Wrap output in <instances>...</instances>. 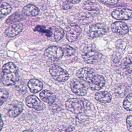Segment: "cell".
<instances>
[{
	"mask_svg": "<svg viewBox=\"0 0 132 132\" xmlns=\"http://www.w3.org/2000/svg\"><path fill=\"white\" fill-rule=\"evenodd\" d=\"M2 81L6 86H11L19 81V69L15 64L10 62L5 64L3 67Z\"/></svg>",
	"mask_w": 132,
	"mask_h": 132,
	"instance_id": "obj_1",
	"label": "cell"
},
{
	"mask_svg": "<svg viewBox=\"0 0 132 132\" xmlns=\"http://www.w3.org/2000/svg\"><path fill=\"white\" fill-rule=\"evenodd\" d=\"M91 103L86 100L79 98L68 99L65 105L67 110L75 114H80L90 110Z\"/></svg>",
	"mask_w": 132,
	"mask_h": 132,
	"instance_id": "obj_2",
	"label": "cell"
},
{
	"mask_svg": "<svg viewBox=\"0 0 132 132\" xmlns=\"http://www.w3.org/2000/svg\"><path fill=\"white\" fill-rule=\"evenodd\" d=\"M81 56L85 62L88 64H93L99 62L102 55L95 46L90 45L83 48Z\"/></svg>",
	"mask_w": 132,
	"mask_h": 132,
	"instance_id": "obj_3",
	"label": "cell"
},
{
	"mask_svg": "<svg viewBox=\"0 0 132 132\" xmlns=\"http://www.w3.org/2000/svg\"><path fill=\"white\" fill-rule=\"evenodd\" d=\"M108 30V28L105 24H96L89 27L88 36L89 39H94L104 35L107 33Z\"/></svg>",
	"mask_w": 132,
	"mask_h": 132,
	"instance_id": "obj_4",
	"label": "cell"
},
{
	"mask_svg": "<svg viewBox=\"0 0 132 132\" xmlns=\"http://www.w3.org/2000/svg\"><path fill=\"white\" fill-rule=\"evenodd\" d=\"M49 72L54 80L59 82L66 81L69 75L67 71L57 65H54L50 68Z\"/></svg>",
	"mask_w": 132,
	"mask_h": 132,
	"instance_id": "obj_5",
	"label": "cell"
},
{
	"mask_svg": "<svg viewBox=\"0 0 132 132\" xmlns=\"http://www.w3.org/2000/svg\"><path fill=\"white\" fill-rule=\"evenodd\" d=\"M81 33V29L77 24H71L66 29V38L69 42H73L78 38Z\"/></svg>",
	"mask_w": 132,
	"mask_h": 132,
	"instance_id": "obj_6",
	"label": "cell"
},
{
	"mask_svg": "<svg viewBox=\"0 0 132 132\" xmlns=\"http://www.w3.org/2000/svg\"><path fill=\"white\" fill-rule=\"evenodd\" d=\"M70 86L72 92L77 95L83 96L88 92V88L81 81L77 79H73L70 83Z\"/></svg>",
	"mask_w": 132,
	"mask_h": 132,
	"instance_id": "obj_7",
	"label": "cell"
},
{
	"mask_svg": "<svg viewBox=\"0 0 132 132\" xmlns=\"http://www.w3.org/2000/svg\"><path fill=\"white\" fill-rule=\"evenodd\" d=\"M116 72L122 76L127 75L130 74L132 71V60L131 57H126L123 59L121 63H117Z\"/></svg>",
	"mask_w": 132,
	"mask_h": 132,
	"instance_id": "obj_8",
	"label": "cell"
},
{
	"mask_svg": "<svg viewBox=\"0 0 132 132\" xmlns=\"http://www.w3.org/2000/svg\"><path fill=\"white\" fill-rule=\"evenodd\" d=\"M46 57L53 61H57L61 59L63 56L61 48L58 46H52L47 48L44 52Z\"/></svg>",
	"mask_w": 132,
	"mask_h": 132,
	"instance_id": "obj_9",
	"label": "cell"
},
{
	"mask_svg": "<svg viewBox=\"0 0 132 132\" xmlns=\"http://www.w3.org/2000/svg\"><path fill=\"white\" fill-rule=\"evenodd\" d=\"M105 82V79L102 76L95 75L88 83L91 89L94 91H98L103 88Z\"/></svg>",
	"mask_w": 132,
	"mask_h": 132,
	"instance_id": "obj_10",
	"label": "cell"
},
{
	"mask_svg": "<svg viewBox=\"0 0 132 132\" xmlns=\"http://www.w3.org/2000/svg\"><path fill=\"white\" fill-rule=\"evenodd\" d=\"M48 30L49 33L47 37L50 40L54 42L59 41L64 35V30L58 26L52 27Z\"/></svg>",
	"mask_w": 132,
	"mask_h": 132,
	"instance_id": "obj_11",
	"label": "cell"
},
{
	"mask_svg": "<svg viewBox=\"0 0 132 132\" xmlns=\"http://www.w3.org/2000/svg\"><path fill=\"white\" fill-rule=\"evenodd\" d=\"M27 105L30 108L37 110H43L45 108V105L36 96L30 95L26 100Z\"/></svg>",
	"mask_w": 132,
	"mask_h": 132,
	"instance_id": "obj_12",
	"label": "cell"
},
{
	"mask_svg": "<svg viewBox=\"0 0 132 132\" xmlns=\"http://www.w3.org/2000/svg\"><path fill=\"white\" fill-rule=\"evenodd\" d=\"M132 10L127 8H117L112 13L113 18L117 20H127L132 16Z\"/></svg>",
	"mask_w": 132,
	"mask_h": 132,
	"instance_id": "obj_13",
	"label": "cell"
},
{
	"mask_svg": "<svg viewBox=\"0 0 132 132\" xmlns=\"http://www.w3.org/2000/svg\"><path fill=\"white\" fill-rule=\"evenodd\" d=\"M95 74L94 69L88 67H85L79 69L77 71L76 75L79 78L88 83Z\"/></svg>",
	"mask_w": 132,
	"mask_h": 132,
	"instance_id": "obj_14",
	"label": "cell"
},
{
	"mask_svg": "<svg viewBox=\"0 0 132 132\" xmlns=\"http://www.w3.org/2000/svg\"><path fill=\"white\" fill-rule=\"evenodd\" d=\"M111 28L112 31L118 35H125L129 32V29L127 25L121 21H117L112 24Z\"/></svg>",
	"mask_w": 132,
	"mask_h": 132,
	"instance_id": "obj_15",
	"label": "cell"
},
{
	"mask_svg": "<svg viewBox=\"0 0 132 132\" xmlns=\"http://www.w3.org/2000/svg\"><path fill=\"white\" fill-rule=\"evenodd\" d=\"M23 110V103L21 102H14L9 107L7 115L10 117L14 118L19 116Z\"/></svg>",
	"mask_w": 132,
	"mask_h": 132,
	"instance_id": "obj_16",
	"label": "cell"
},
{
	"mask_svg": "<svg viewBox=\"0 0 132 132\" xmlns=\"http://www.w3.org/2000/svg\"><path fill=\"white\" fill-rule=\"evenodd\" d=\"M23 26L22 24L18 23L11 25L5 31V34L7 36L13 37L18 35L22 31Z\"/></svg>",
	"mask_w": 132,
	"mask_h": 132,
	"instance_id": "obj_17",
	"label": "cell"
},
{
	"mask_svg": "<svg viewBox=\"0 0 132 132\" xmlns=\"http://www.w3.org/2000/svg\"><path fill=\"white\" fill-rule=\"evenodd\" d=\"M28 88L31 92L37 93L39 92L43 88L42 82L37 79H31L29 81L28 84Z\"/></svg>",
	"mask_w": 132,
	"mask_h": 132,
	"instance_id": "obj_18",
	"label": "cell"
},
{
	"mask_svg": "<svg viewBox=\"0 0 132 132\" xmlns=\"http://www.w3.org/2000/svg\"><path fill=\"white\" fill-rule=\"evenodd\" d=\"M40 96L42 101L48 104H52L55 102L56 96L53 93L48 90H44L40 93Z\"/></svg>",
	"mask_w": 132,
	"mask_h": 132,
	"instance_id": "obj_19",
	"label": "cell"
},
{
	"mask_svg": "<svg viewBox=\"0 0 132 132\" xmlns=\"http://www.w3.org/2000/svg\"><path fill=\"white\" fill-rule=\"evenodd\" d=\"M129 85L126 83L119 84L115 88V94L118 98L124 97L129 90Z\"/></svg>",
	"mask_w": 132,
	"mask_h": 132,
	"instance_id": "obj_20",
	"label": "cell"
},
{
	"mask_svg": "<svg viewBox=\"0 0 132 132\" xmlns=\"http://www.w3.org/2000/svg\"><path fill=\"white\" fill-rule=\"evenodd\" d=\"M112 96L106 92H99L95 94V98L98 102L103 103H109L112 100Z\"/></svg>",
	"mask_w": 132,
	"mask_h": 132,
	"instance_id": "obj_21",
	"label": "cell"
},
{
	"mask_svg": "<svg viewBox=\"0 0 132 132\" xmlns=\"http://www.w3.org/2000/svg\"><path fill=\"white\" fill-rule=\"evenodd\" d=\"M78 20L82 25H87L93 22V17L92 14L88 12H82L78 16Z\"/></svg>",
	"mask_w": 132,
	"mask_h": 132,
	"instance_id": "obj_22",
	"label": "cell"
},
{
	"mask_svg": "<svg viewBox=\"0 0 132 132\" xmlns=\"http://www.w3.org/2000/svg\"><path fill=\"white\" fill-rule=\"evenodd\" d=\"M22 13L26 16H36L39 13V10L33 4H29L25 6L22 10Z\"/></svg>",
	"mask_w": 132,
	"mask_h": 132,
	"instance_id": "obj_23",
	"label": "cell"
},
{
	"mask_svg": "<svg viewBox=\"0 0 132 132\" xmlns=\"http://www.w3.org/2000/svg\"><path fill=\"white\" fill-rule=\"evenodd\" d=\"M12 8L10 4L7 3H3L0 4V18L10 14Z\"/></svg>",
	"mask_w": 132,
	"mask_h": 132,
	"instance_id": "obj_24",
	"label": "cell"
},
{
	"mask_svg": "<svg viewBox=\"0 0 132 132\" xmlns=\"http://www.w3.org/2000/svg\"><path fill=\"white\" fill-rule=\"evenodd\" d=\"M82 8L89 11H98L99 7L98 4L91 1H86L82 4Z\"/></svg>",
	"mask_w": 132,
	"mask_h": 132,
	"instance_id": "obj_25",
	"label": "cell"
},
{
	"mask_svg": "<svg viewBox=\"0 0 132 132\" xmlns=\"http://www.w3.org/2000/svg\"><path fill=\"white\" fill-rule=\"evenodd\" d=\"M22 20V15L20 13L17 12L9 17L6 21L7 24H12L16 22H18Z\"/></svg>",
	"mask_w": 132,
	"mask_h": 132,
	"instance_id": "obj_26",
	"label": "cell"
},
{
	"mask_svg": "<svg viewBox=\"0 0 132 132\" xmlns=\"http://www.w3.org/2000/svg\"><path fill=\"white\" fill-rule=\"evenodd\" d=\"M132 96L131 93H129L123 100V106L127 111H131L132 110Z\"/></svg>",
	"mask_w": 132,
	"mask_h": 132,
	"instance_id": "obj_27",
	"label": "cell"
},
{
	"mask_svg": "<svg viewBox=\"0 0 132 132\" xmlns=\"http://www.w3.org/2000/svg\"><path fill=\"white\" fill-rule=\"evenodd\" d=\"M61 48L63 52V56L65 57L72 56L75 52V49L68 45H64L61 47Z\"/></svg>",
	"mask_w": 132,
	"mask_h": 132,
	"instance_id": "obj_28",
	"label": "cell"
},
{
	"mask_svg": "<svg viewBox=\"0 0 132 132\" xmlns=\"http://www.w3.org/2000/svg\"><path fill=\"white\" fill-rule=\"evenodd\" d=\"M75 129L72 126L62 125L56 127L54 132H73Z\"/></svg>",
	"mask_w": 132,
	"mask_h": 132,
	"instance_id": "obj_29",
	"label": "cell"
},
{
	"mask_svg": "<svg viewBox=\"0 0 132 132\" xmlns=\"http://www.w3.org/2000/svg\"><path fill=\"white\" fill-rule=\"evenodd\" d=\"M9 92L5 89H0V106L6 102L9 97Z\"/></svg>",
	"mask_w": 132,
	"mask_h": 132,
	"instance_id": "obj_30",
	"label": "cell"
},
{
	"mask_svg": "<svg viewBox=\"0 0 132 132\" xmlns=\"http://www.w3.org/2000/svg\"><path fill=\"white\" fill-rule=\"evenodd\" d=\"M34 30L35 31H37L40 32L42 34H45L47 37L49 33V30L46 29V28L44 26H40V25L37 26L35 28Z\"/></svg>",
	"mask_w": 132,
	"mask_h": 132,
	"instance_id": "obj_31",
	"label": "cell"
},
{
	"mask_svg": "<svg viewBox=\"0 0 132 132\" xmlns=\"http://www.w3.org/2000/svg\"><path fill=\"white\" fill-rule=\"evenodd\" d=\"M72 7L71 3L69 2V1H62L61 3V9L64 10H69Z\"/></svg>",
	"mask_w": 132,
	"mask_h": 132,
	"instance_id": "obj_32",
	"label": "cell"
},
{
	"mask_svg": "<svg viewBox=\"0 0 132 132\" xmlns=\"http://www.w3.org/2000/svg\"><path fill=\"white\" fill-rule=\"evenodd\" d=\"M132 116L131 115L128 116L126 119L127 127L130 132H132Z\"/></svg>",
	"mask_w": 132,
	"mask_h": 132,
	"instance_id": "obj_33",
	"label": "cell"
},
{
	"mask_svg": "<svg viewBox=\"0 0 132 132\" xmlns=\"http://www.w3.org/2000/svg\"><path fill=\"white\" fill-rule=\"evenodd\" d=\"M100 2L108 6H112L117 4L119 2L118 1H99Z\"/></svg>",
	"mask_w": 132,
	"mask_h": 132,
	"instance_id": "obj_34",
	"label": "cell"
},
{
	"mask_svg": "<svg viewBox=\"0 0 132 132\" xmlns=\"http://www.w3.org/2000/svg\"><path fill=\"white\" fill-rule=\"evenodd\" d=\"M120 59H121V56L120 54H119L118 53H116L113 55L112 61L116 64L119 62L120 61Z\"/></svg>",
	"mask_w": 132,
	"mask_h": 132,
	"instance_id": "obj_35",
	"label": "cell"
},
{
	"mask_svg": "<svg viewBox=\"0 0 132 132\" xmlns=\"http://www.w3.org/2000/svg\"><path fill=\"white\" fill-rule=\"evenodd\" d=\"M3 121L2 120V117H1V114L0 113V132L2 130L3 127Z\"/></svg>",
	"mask_w": 132,
	"mask_h": 132,
	"instance_id": "obj_36",
	"label": "cell"
},
{
	"mask_svg": "<svg viewBox=\"0 0 132 132\" xmlns=\"http://www.w3.org/2000/svg\"><path fill=\"white\" fill-rule=\"evenodd\" d=\"M69 2L71 4H76L80 2V1H69Z\"/></svg>",
	"mask_w": 132,
	"mask_h": 132,
	"instance_id": "obj_37",
	"label": "cell"
},
{
	"mask_svg": "<svg viewBox=\"0 0 132 132\" xmlns=\"http://www.w3.org/2000/svg\"><path fill=\"white\" fill-rule=\"evenodd\" d=\"M23 132H34V131H33V130L31 129H28L24 130Z\"/></svg>",
	"mask_w": 132,
	"mask_h": 132,
	"instance_id": "obj_38",
	"label": "cell"
},
{
	"mask_svg": "<svg viewBox=\"0 0 132 132\" xmlns=\"http://www.w3.org/2000/svg\"><path fill=\"white\" fill-rule=\"evenodd\" d=\"M0 75H1V73H0ZM1 76V75H0ZM0 77H1V76H0ZM0 80H1V78H0Z\"/></svg>",
	"mask_w": 132,
	"mask_h": 132,
	"instance_id": "obj_39",
	"label": "cell"
}]
</instances>
